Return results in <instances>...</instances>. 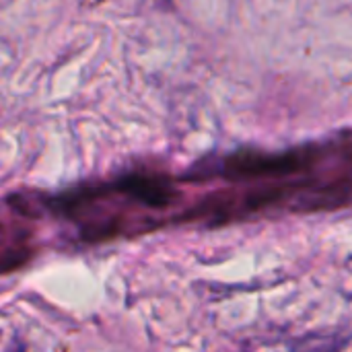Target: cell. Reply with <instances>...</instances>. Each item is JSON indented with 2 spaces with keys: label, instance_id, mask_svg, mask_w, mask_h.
Returning <instances> with one entry per match:
<instances>
[{
  "label": "cell",
  "instance_id": "6da1fadb",
  "mask_svg": "<svg viewBox=\"0 0 352 352\" xmlns=\"http://www.w3.org/2000/svg\"><path fill=\"white\" fill-rule=\"evenodd\" d=\"M316 161L314 153L293 151L283 155L241 153L233 155L223 163V175L227 179H256V177H278L307 169Z\"/></svg>",
  "mask_w": 352,
  "mask_h": 352
},
{
  "label": "cell",
  "instance_id": "7a4b0ae2",
  "mask_svg": "<svg viewBox=\"0 0 352 352\" xmlns=\"http://www.w3.org/2000/svg\"><path fill=\"white\" fill-rule=\"evenodd\" d=\"M113 188L120 194H126L146 206L153 208H163L169 206L171 200L175 198V190L161 177H151V175H128L122 177L120 182L113 184Z\"/></svg>",
  "mask_w": 352,
  "mask_h": 352
}]
</instances>
